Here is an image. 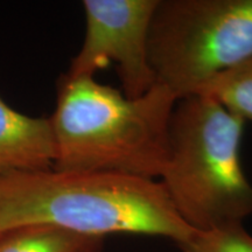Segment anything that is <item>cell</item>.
<instances>
[{"label":"cell","mask_w":252,"mask_h":252,"mask_svg":"<svg viewBox=\"0 0 252 252\" xmlns=\"http://www.w3.org/2000/svg\"><path fill=\"white\" fill-rule=\"evenodd\" d=\"M27 224L55 225L97 238L159 236L178 245L195 231L178 215L161 182L53 168L0 179V234Z\"/></svg>","instance_id":"1"},{"label":"cell","mask_w":252,"mask_h":252,"mask_svg":"<svg viewBox=\"0 0 252 252\" xmlns=\"http://www.w3.org/2000/svg\"><path fill=\"white\" fill-rule=\"evenodd\" d=\"M176 102L160 84L127 98L94 77L65 74L49 117L55 143L53 169L160 178L168 159Z\"/></svg>","instance_id":"2"},{"label":"cell","mask_w":252,"mask_h":252,"mask_svg":"<svg viewBox=\"0 0 252 252\" xmlns=\"http://www.w3.org/2000/svg\"><path fill=\"white\" fill-rule=\"evenodd\" d=\"M244 121L203 94L178 99L160 178L182 220L195 231L252 215V186L241 163Z\"/></svg>","instance_id":"3"},{"label":"cell","mask_w":252,"mask_h":252,"mask_svg":"<svg viewBox=\"0 0 252 252\" xmlns=\"http://www.w3.org/2000/svg\"><path fill=\"white\" fill-rule=\"evenodd\" d=\"M252 59V0H159L149 32L157 84L178 99Z\"/></svg>","instance_id":"4"},{"label":"cell","mask_w":252,"mask_h":252,"mask_svg":"<svg viewBox=\"0 0 252 252\" xmlns=\"http://www.w3.org/2000/svg\"><path fill=\"white\" fill-rule=\"evenodd\" d=\"M159 0H84L86 34L67 72L94 77L116 63L123 94L138 98L156 86L149 61V32Z\"/></svg>","instance_id":"5"},{"label":"cell","mask_w":252,"mask_h":252,"mask_svg":"<svg viewBox=\"0 0 252 252\" xmlns=\"http://www.w3.org/2000/svg\"><path fill=\"white\" fill-rule=\"evenodd\" d=\"M54 161L50 118L18 112L0 96V179L48 171Z\"/></svg>","instance_id":"6"},{"label":"cell","mask_w":252,"mask_h":252,"mask_svg":"<svg viewBox=\"0 0 252 252\" xmlns=\"http://www.w3.org/2000/svg\"><path fill=\"white\" fill-rule=\"evenodd\" d=\"M103 238L49 224H27L0 234V252H100Z\"/></svg>","instance_id":"7"},{"label":"cell","mask_w":252,"mask_h":252,"mask_svg":"<svg viewBox=\"0 0 252 252\" xmlns=\"http://www.w3.org/2000/svg\"><path fill=\"white\" fill-rule=\"evenodd\" d=\"M196 94L210 97L232 115L252 122V59L216 75Z\"/></svg>","instance_id":"8"},{"label":"cell","mask_w":252,"mask_h":252,"mask_svg":"<svg viewBox=\"0 0 252 252\" xmlns=\"http://www.w3.org/2000/svg\"><path fill=\"white\" fill-rule=\"evenodd\" d=\"M179 247L182 252H252V237L242 222H236L207 231H194Z\"/></svg>","instance_id":"9"}]
</instances>
